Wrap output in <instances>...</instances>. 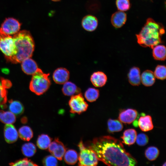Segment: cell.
Here are the masks:
<instances>
[{
	"mask_svg": "<svg viewBox=\"0 0 166 166\" xmlns=\"http://www.w3.org/2000/svg\"><path fill=\"white\" fill-rule=\"evenodd\" d=\"M86 146L94 152L98 160L107 165L134 166L137 164L136 160L126 152L121 141L111 136L95 138Z\"/></svg>",
	"mask_w": 166,
	"mask_h": 166,
	"instance_id": "cell-1",
	"label": "cell"
},
{
	"mask_svg": "<svg viewBox=\"0 0 166 166\" xmlns=\"http://www.w3.org/2000/svg\"><path fill=\"white\" fill-rule=\"evenodd\" d=\"M165 33L163 26L152 18H148L139 33L136 35L140 46L152 48L162 42L161 37Z\"/></svg>",
	"mask_w": 166,
	"mask_h": 166,
	"instance_id": "cell-2",
	"label": "cell"
},
{
	"mask_svg": "<svg viewBox=\"0 0 166 166\" xmlns=\"http://www.w3.org/2000/svg\"><path fill=\"white\" fill-rule=\"evenodd\" d=\"M15 47V55L10 60L13 63H21L31 57L34 49V42L31 34L28 31L18 32L13 37Z\"/></svg>",
	"mask_w": 166,
	"mask_h": 166,
	"instance_id": "cell-3",
	"label": "cell"
},
{
	"mask_svg": "<svg viewBox=\"0 0 166 166\" xmlns=\"http://www.w3.org/2000/svg\"><path fill=\"white\" fill-rule=\"evenodd\" d=\"M49 75V73H44L38 68L32 75L30 85L31 91L38 95H42L46 92L51 85Z\"/></svg>",
	"mask_w": 166,
	"mask_h": 166,
	"instance_id": "cell-4",
	"label": "cell"
},
{
	"mask_svg": "<svg viewBox=\"0 0 166 166\" xmlns=\"http://www.w3.org/2000/svg\"><path fill=\"white\" fill-rule=\"evenodd\" d=\"M78 146L80 150L78 165L81 166H95L97 165L98 159L94 152L84 145L81 140Z\"/></svg>",
	"mask_w": 166,
	"mask_h": 166,
	"instance_id": "cell-5",
	"label": "cell"
},
{
	"mask_svg": "<svg viewBox=\"0 0 166 166\" xmlns=\"http://www.w3.org/2000/svg\"><path fill=\"white\" fill-rule=\"evenodd\" d=\"M0 50L9 61L15 53V47L13 37L10 35L4 33L0 29Z\"/></svg>",
	"mask_w": 166,
	"mask_h": 166,
	"instance_id": "cell-6",
	"label": "cell"
},
{
	"mask_svg": "<svg viewBox=\"0 0 166 166\" xmlns=\"http://www.w3.org/2000/svg\"><path fill=\"white\" fill-rule=\"evenodd\" d=\"M69 104L70 109V112L73 113H77L79 114L85 111L88 106L82 94L80 93L72 96Z\"/></svg>",
	"mask_w": 166,
	"mask_h": 166,
	"instance_id": "cell-7",
	"label": "cell"
},
{
	"mask_svg": "<svg viewBox=\"0 0 166 166\" xmlns=\"http://www.w3.org/2000/svg\"><path fill=\"white\" fill-rule=\"evenodd\" d=\"M21 23L13 18H6L1 25L0 29L5 33L10 35L15 34L19 31Z\"/></svg>",
	"mask_w": 166,
	"mask_h": 166,
	"instance_id": "cell-8",
	"label": "cell"
},
{
	"mask_svg": "<svg viewBox=\"0 0 166 166\" xmlns=\"http://www.w3.org/2000/svg\"><path fill=\"white\" fill-rule=\"evenodd\" d=\"M49 152L57 159L61 160L66 151V148L63 144L58 138H55L51 142L49 147Z\"/></svg>",
	"mask_w": 166,
	"mask_h": 166,
	"instance_id": "cell-9",
	"label": "cell"
},
{
	"mask_svg": "<svg viewBox=\"0 0 166 166\" xmlns=\"http://www.w3.org/2000/svg\"><path fill=\"white\" fill-rule=\"evenodd\" d=\"M98 20L95 16L91 14L85 16L82 18L81 26L85 30L88 32H93L97 28L98 25Z\"/></svg>",
	"mask_w": 166,
	"mask_h": 166,
	"instance_id": "cell-10",
	"label": "cell"
},
{
	"mask_svg": "<svg viewBox=\"0 0 166 166\" xmlns=\"http://www.w3.org/2000/svg\"><path fill=\"white\" fill-rule=\"evenodd\" d=\"M69 77V72L66 69L62 67L56 69L53 75V81L59 84H63L68 81Z\"/></svg>",
	"mask_w": 166,
	"mask_h": 166,
	"instance_id": "cell-11",
	"label": "cell"
},
{
	"mask_svg": "<svg viewBox=\"0 0 166 166\" xmlns=\"http://www.w3.org/2000/svg\"><path fill=\"white\" fill-rule=\"evenodd\" d=\"M4 136L6 141L12 143L17 141L18 134L14 126L11 124H6L4 130Z\"/></svg>",
	"mask_w": 166,
	"mask_h": 166,
	"instance_id": "cell-12",
	"label": "cell"
},
{
	"mask_svg": "<svg viewBox=\"0 0 166 166\" xmlns=\"http://www.w3.org/2000/svg\"><path fill=\"white\" fill-rule=\"evenodd\" d=\"M137 115L136 110L129 109L121 111L119 114L118 118L121 122L130 124L135 121Z\"/></svg>",
	"mask_w": 166,
	"mask_h": 166,
	"instance_id": "cell-13",
	"label": "cell"
},
{
	"mask_svg": "<svg viewBox=\"0 0 166 166\" xmlns=\"http://www.w3.org/2000/svg\"><path fill=\"white\" fill-rule=\"evenodd\" d=\"M11 85L10 82L8 80L0 77V107H5L7 101L6 89Z\"/></svg>",
	"mask_w": 166,
	"mask_h": 166,
	"instance_id": "cell-14",
	"label": "cell"
},
{
	"mask_svg": "<svg viewBox=\"0 0 166 166\" xmlns=\"http://www.w3.org/2000/svg\"><path fill=\"white\" fill-rule=\"evenodd\" d=\"M127 15L124 11H118L112 15L111 21L113 26L116 28H120L125 23L127 20Z\"/></svg>",
	"mask_w": 166,
	"mask_h": 166,
	"instance_id": "cell-15",
	"label": "cell"
},
{
	"mask_svg": "<svg viewBox=\"0 0 166 166\" xmlns=\"http://www.w3.org/2000/svg\"><path fill=\"white\" fill-rule=\"evenodd\" d=\"M21 63L22 70L28 75H33L38 68L36 62L30 57L25 59Z\"/></svg>",
	"mask_w": 166,
	"mask_h": 166,
	"instance_id": "cell-16",
	"label": "cell"
},
{
	"mask_svg": "<svg viewBox=\"0 0 166 166\" xmlns=\"http://www.w3.org/2000/svg\"><path fill=\"white\" fill-rule=\"evenodd\" d=\"M107 80V77L106 75L101 71L94 72L90 77L92 83L97 87H101L105 85Z\"/></svg>",
	"mask_w": 166,
	"mask_h": 166,
	"instance_id": "cell-17",
	"label": "cell"
},
{
	"mask_svg": "<svg viewBox=\"0 0 166 166\" xmlns=\"http://www.w3.org/2000/svg\"><path fill=\"white\" fill-rule=\"evenodd\" d=\"M129 83L132 85L138 86L141 83V75L140 69L136 67H132L128 74Z\"/></svg>",
	"mask_w": 166,
	"mask_h": 166,
	"instance_id": "cell-18",
	"label": "cell"
},
{
	"mask_svg": "<svg viewBox=\"0 0 166 166\" xmlns=\"http://www.w3.org/2000/svg\"><path fill=\"white\" fill-rule=\"evenodd\" d=\"M155 78L154 73L152 71L145 70L141 75V82L145 86H151L155 83Z\"/></svg>",
	"mask_w": 166,
	"mask_h": 166,
	"instance_id": "cell-19",
	"label": "cell"
},
{
	"mask_svg": "<svg viewBox=\"0 0 166 166\" xmlns=\"http://www.w3.org/2000/svg\"><path fill=\"white\" fill-rule=\"evenodd\" d=\"M138 124L140 129L144 132L150 131L153 128L152 117L148 115L141 117L139 120Z\"/></svg>",
	"mask_w": 166,
	"mask_h": 166,
	"instance_id": "cell-20",
	"label": "cell"
},
{
	"mask_svg": "<svg viewBox=\"0 0 166 166\" xmlns=\"http://www.w3.org/2000/svg\"><path fill=\"white\" fill-rule=\"evenodd\" d=\"M136 136L137 133L136 131L133 129L131 128L125 130L121 138L123 140V142L124 143L129 145L135 143Z\"/></svg>",
	"mask_w": 166,
	"mask_h": 166,
	"instance_id": "cell-21",
	"label": "cell"
},
{
	"mask_svg": "<svg viewBox=\"0 0 166 166\" xmlns=\"http://www.w3.org/2000/svg\"><path fill=\"white\" fill-rule=\"evenodd\" d=\"M152 56L154 59L158 61H164L166 57V48L162 45H157L152 48Z\"/></svg>",
	"mask_w": 166,
	"mask_h": 166,
	"instance_id": "cell-22",
	"label": "cell"
},
{
	"mask_svg": "<svg viewBox=\"0 0 166 166\" xmlns=\"http://www.w3.org/2000/svg\"><path fill=\"white\" fill-rule=\"evenodd\" d=\"M62 91L64 95L72 96L79 93L80 90L75 84L71 82L67 81L63 84Z\"/></svg>",
	"mask_w": 166,
	"mask_h": 166,
	"instance_id": "cell-23",
	"label": "cell"
},
{
	"mask_svg": "<svg viewBox=\"0 0 166 166\" xmlns=\"http://www.w3.org/2000/svg\"><path fill=\"white\" fill-rule=\"evenodd\" d=\"M65 162L69 165H74L77 162L78 155L75 150L70 149L65 152L64 156Z\"/></svg>",
	"mask_w": 166,
	"mask_h": 166,
	"instance_id": "cell-24",
	"label": "cell"
},
{
	"mask_svg": "<svg viewBox=\"0 0 166 166\" xmlns=\"http://www.w3.org/2000/svg\"><path fill=\"white\" fill-rule=\"evenodd\" d=\"M15 115L10 111L0 110V121L6 124L14 123L16 121Z\"/></svg>",
	"mask_w": 166,
	"mask_h": 166,
	"instance_id": "cell-25",
	"label": "cell"
},
{
	"mask_svg": "<svg viewBox=\"0 0 166 166\" xmlns=\"http://www.w3.org/2000/svg\"><path fill=\"white\" fill-rule=\"evenodd\" d=\"M52 140V138L47 134H41L38 138L37 145L40 149H46L48 148Z\"/></svg>",
	"mask_w": 166,
	"mask_h": 166,
	"instance_id": "cell-26",
	"label": "cell"
},
{
	"mask_svg": "<svg viewBox=\"0 0 166 166\" xmlns=\"http://www.w3.org/2000/svg\"><path fill=\"white\" fill-rule=\"evenodd\" d=\"M9 109L10 111L16 116L22 114L24 111V108L22 104L17 101H9Z\"/></svg>",
	"mask_w": 166,
	"mask_h": 166,
	"instance_id": "cell-27",
	"label": "cell"
},
{
	"mask_svg": "<svg viewBox=\"0 0 166 166\" xmlns=\"http://www.w3.org/2000/svg\"><path fill=\"white\" fill-rule=\"evenodd\" d=\"M18 135L22 140L29 141L33 137V133L31 128L27 126H23L19 129Z\"/></svg>",
	"mask_w": 166,
	"mask_h": 166,
	"instance_id": "cell-28",
	"label": "cell"
},
{
	"mask_svg": "<svg viewBox=\"0 0 166 166\" xmlns=\"http://www.w3.org/2000/svg\"><path fill=\"white\" fill-rule=\"evenodd\" d=\"M108 131L111 132H120L123 128L121 122L117 120L109 119L108 121Z\"/></svg>",
	"mask_w": 166,
	"mask_h": 166,
	"instance_id": "cell-29",
	"label": "cell"
},
{
	"mask_svg": "<svg viewBox=\"0 0 166 166\" xmlns=\"http://www.w3.org/2000/svg\"><path fill=\"white\" fill-rule=\"evenodd\" d=\"M22 151L25 156L30 157L33 156L36 153V148L34 144L27 143L23 145L22 147Z\"/></svg>",
	"mask_w": 166,
	"mask_h": 166,
	"instance_id": "cell-30",
	"label": "cell"
},
{
	"mask_svg": "<svg viewBox=\"0 0 166 166\" xmlns=\"http://www.w3.org/2000/svg\"><path fill=\"white\" fill-rule=\"evenodd\" d=\"M85 97L88 101L93 102L96 101L99 96L98 89L93 88H88L85 93Z\"/></svg>",
	"mask_w": 166,
	"mask_h": 166,
	"instance_id": "cell-31",
	"label": "cell"
},
{
	"mask_svg": "<svg viewBox=\"0 0 166 166\" xmlns=\"http://www.w3.org/2000/svg\"><path fill=\"white\" fill-rule=\"evenodd\" d=\"M159 154V150L156 147L154 146L148 148L145 153L146 157L150 161L156 160L158 157Z\"/></svg>",
	"mask_w": 166,
	"mask_h": 166,
	"instance_id": "cell-32",
	"label": "cell"
},
{
	"mask_svg": "<svg viewBox=\"0 0 166 166\" xmlns=\"http://www.w3.org/2000/svg\"><path fill=\"white\" fill-rule=\"evenodd\" d=\"M155 77L160 80L166 78V67L164 65H158L155 68L154 72Z\"/></svg>",
	"mask_w": 166,
	"mask_h": 166,
	"instance_id": "cell-33",
	"label": "cell"
},
{
	"mask_svg": "<svg viewBox=\"0 0 166 166\" xmlns=\"http://www.w3.org/2000/svg\"><path fill=\"white\" fill-rule=\"evenodd\" d=\"M116 4L119 11H125L128 10L130 7L129 0H116Z\"/></svg>",
	"mask_w": 166,
	"mask_h": 166,
	"instance_id": "cell-34",
	"label": "cell"
},
{
	"mask_svg": "<svg viewBox=\"0 0 166 166\" xmlns=\"http://www.w3.org/2000/svg\"><path fill=\"white\" fill-rule=\"evenodd\" d=\"M98 4L96 1L89 0L85 4V8L87 12L90 13H95L98 8Z\"/></svg>",
	"mask_w": 166,
	"mask_h": 166,
	"instance_id": "cell-35",
	"label": "cell"
},
{
	"mask_svg": "<svg viewBox=\"0 0 166 166\" xmlns=\"http://www.w3.org/2000/svg\"><path fill=\"white\" fill-rule=\"evenodd\" d=\"M11 166H38L35 163L28 159L24 158L9 164Z\"/></svg>",
	"mask_w": 166,
	"mask_h": 166,
	"instance_id": "cell-36",
	"label": "cell"
},
{
	"mask_svg": "<svg viewBox=\"0 0 166 166\" xmlns=\"http://www.w3.org/2000/svg\"><path fill=\"white\" fill-rule=\"evenodd\" d=\"M44 165L47 166H55L58 165L57 158L53 156L49 155L45 156L43 160Z\"/></svg>",
	"mask_w": 166,
	"mask_h": 166,
	"instance_id": "cell-37",
	"label": "cell"
},
{
	"mask_svg": "<svg viewBox=\"0 0 166 166\" xmlns=\"http://www.w3.org/2000/svg\"><path fill=\"white\" fill-rule=\"evenodd\" d=\"M148 136L143 133H140L137 135L136 140L138 145L140 146L146 145L148 141Z\"/></svg>",
	"mask_w": 166,
	"mask_h": 166,
	"instance_id": "cell-38",
	"label": "cell"
},
{
	"mask_svg": "<svg viewBox=\"0 0 166 166\" xmlns=\"http://www.w3.org/2000/svg\"><path fill=\"white\" fill-rule=\"evenodd\" d=\"M51 0L53 2H57L60 1L61 0Z\"/></svg>",
	"mask_w": 166,
	"mask_h": 166,
	"instance_id": "cell-39",
	"label": "cell"
},
{
	"mask_svg": "<svg viewBox=\"0 0 166 166\" xmlns=\"http://www.w3.org/2000/svg\"><path fill=\"white\" fill-rule=\"evenodd\" d=\"M163 165V166H165V165H166V163L165 162V163H164V164Z\"/></svg>",
	"mask_w": 166,
	"mask_h": 166,
	"instance_id": "cell-40",
	"label": "cell"
}]
</instances>
